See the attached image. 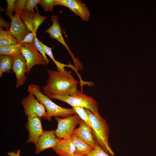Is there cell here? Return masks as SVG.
<instances>
[{
	"label": "cell",
	"mask_w": 156,
	"mask_h": 156,
	"mask_svg": "<svg viewBox=\"0 0 156 156\" xmlns=\"http://www.w3.org/2000/svg\"><path fill=\"white\" fill-rule=\"evenodd\" d=\"M27 0H16L14 12L15 15L20 16L22 13L24 5Z\"/></svg>",
	"instance_id": "obj_25"
},
{
	"label": "cell",
	"mask_w": 156,
	"mask_h": 156,
	"mask_svg": "<svg viewBox=\"0 0 156 156\" xmlns=\"http://www.w3.org/2000/svg\"><path fill=\"white\" fill-rule=\"evenodd\" d=\"M25 127L29 132V137L26 142H33L35 145L44 131L40 118L35 115L28 116Z\"/></svg>",
	"instance_id": "obj_11"
},
{
	"label": "cell",
	"mask_w": 156,
	"mask_h": 156,
	"mask_svg": "<svg viewBox=\"0 0 156 156\" xmlns=\"http://www.w3.org/2000/svg\"><path fill=\"white\" fill-rule=\"evenodd\" d=\"M36 12L32 22V32L36 36L37 30L39 26L47 18V16H42L40 14L37 7L36 8Z\"/></svg>",
	"instance_id": "obj_23"
},
{
	"label": "cell",
	"mask_w": 156,
	"mask_h": 156,
	"mask_svg": "<svg viewBox=\"0 0 156 156\" xmlns=\"http://www.w3.org/2000/svg\"><path fill=\"white\" fill-rule=\"evenodd\" d=\"M21 53L20 44L0 47V55H8L14 58Z\"/></svg>",
	"instance_id": "obj_18"
},
{
	"label": "cell",
	"mask_w": 156,
	"mask_h": 156,
	"mask_svg": "<svg viewBox=\"0 0 156 156\" xmlns=\"http://www.w3.org/2000/svg\"><path fill=\"white\" fill-rule=\"evenodd\" d=\"M74 111L79 116L81 119L92 129V126L89 116L86 112L85 108L81 106L72 107Z\"/></svg>",
	"instance_id": "obj_22"
},
{
	"label": "cell",
	"mask_w": 156,
	"mask_h": 156,
	"mask_svg": "<svg viewBox=\"0 0 156 156\" xmlns=\"http://www.w3.org/2000/svg\"><path fill=\"white\" fill-rule=\"evenodd\" d=\"M11 23L7 22L2 17H1L0 19V27H4L6 29L7 31L10 29Z\"/></svg>",
	"instance_id": "obj_31"
},
{
	"label": "cell",
	"mask_w": 156,
	"mask_h": 156,
	"mask_svg": "<svg viewBox=\"0 0 156 156\" xmlns=\"http://www.w3.org/2000/svg\"><path fill=\"white\" fill-rule=\"evenodd\" d=\"M20 47L21 53L26 61V73L29 74L36 65H46L44 56L38 52L34 43H23L20 44Z\"/></svg>",
	"instance_id": "obj_6"
},
{
	"label": "cell",
	"mask_w": 156,
	"mask_h": 156,
	"mask_svg": "<svg viewBox=\"0 0 156 156\" xmlns=\"http://www.w3.org/2000/svg\"><path fill=\"white\" fill-rule=\"evenodd\" d=\"M85 109L92 123V132L96 142L106 153L114 156V153L108 142L109 127L105 120L99 114H95L88 109Z\"/></svg>",
	"instance_id": "obj_2"
},
{
	"label": "cell",
	"mask_w": 156,
	"mask_h": 156,
	"mask_svg": "<svg viewBox=\"0 0 156 156\" xmlns=\"http://www.w3.org/2000/svg\"><path fill=\"white\" fill-rule=\"evenodd\" d=\"M70 138L76 147L77 153L81 155L86 156L94 149L90 145L78 138L73 133Z\"/></svg>",
	"instance_id": "obj_16"
},
{
	"label": "cell",
	"mask_w": 156,
	"mask_h": 156,
	"mask_svg": "<svg viewBox=\"0 0 156 156\" xmlns=\"http://www.w3.org/2000/svg\"><path fill=\"white\" fill-rule=\"evenodd\" d=\"M7 3V8L6 9V13L10 18L13 16V12L14 10L16 0H6Z\"/></svg>",
	"instance_id": "obj_29"
},
{
	"label": "cell",
	"mask_w": 156,
	"mask_h": 156,
	"mask_svg": "<svg viewBox=\"0 0 156 156\" xmlns=\"http://www.w3.org/2000/svg\"><path fill=\"white\" fill-rule=\"evenodd\" d=\"M34 36L36 35L34 34L33 33L30 32L25 36L24 40L21 44L23 43H34Z\"/></svg>",
	"instance_id": "obj_30"
},
{
	"label": "cell",
	"mask_w": 156,
	"mask_h": 156,
	"mask_svg": "<svg viewBox=\"0 0 156 156\" xmlns=\"http://www.w3.org/2000/svg\"><path fill=\"white\" fill-rule=\"evenodd\" d=\"M78 127L73 134L77 137L94 148L96 142L92 134V128L81 120Z\"/></svg>",
	"instance_id": "obj_14"
},
{
	"label": "cell",
	"mask_w": 156,
	"mask_h": 156,
	"mask_svg": "<svg viewBox=\"0 0 156 156\" xmlns=\"http://www.w3.org/2000/svg\"><path fill=\"white\" fill-rule=\"evenodd\" d=\"M36 13L34 12H29L23 10L20 18L30 32H32V22Z\"/></svg>",
	"instance_id": "obj_21"
},
{
	"label": "cell",
	"mask_w": 156,
	"mask_h": 156,
	"mask_svg": "<svg viewBox=\"0 0 156 156\" xmlns=\"http://www.w3.org/2000/svg\"><path fill=\"white\" fill-rule=\"evenodd\" d=\"M10 156H21L20 151L18 150L16 152H12L8 153Z\"/></svg>",
	"instance_id": "obj_32"
},
{
	"label": "cell",
	"mask_w": 156,
	"mask_h": 156,
	"mask_svg": "<svg viewBox=\"0 0 156 156\" xmlns=\"http://www.w3.org/2000/svg\"><path fill=\"white\" fill-rule=\"evenodd\" d=\"M14 58L6 55L0 56V77L5 72L9 73L12 69Z\"/></svg>",
	"instance_id": "obj_19"
},
{
	"label": "cell",
	"mask_w": 156,
	"mask_h": 156,
	"mask_svg": "<svg viewBox=\"0 0 156 156\" xmlns=\"http://www.w3.org/2000/svg\"><path fill=\"white\" fill-rule=\"evenodd\" d=\"M56 137L54 130L44 131L35 144V154H38L49 148L53 149L58 142V138Z\"/></svg>",
	"instance_id": "obj_10"
},
{
	"label": "cell",
	"mask_w": 156,
	"mask_h": 156,
	"mask_svg": "<svg viewBox=\"0 0 156 156\" xmlns=\"http://www.w3.org/2000/svg\"><path fill=\"white\" fill-rule=\"evenodd\" d=\"M47 71L49 77L46 84L42 88L44 94L47 96L77 95L78 83L71 73H64L49 69Z\"/></svg>",
	"instance_id": "obj_1"
},
{
	"label": "cell",
	"mask_w": 156,
	"mask_h": 156,
	"mask_svg": "<svg viewBox=\"0 0 156 156\" xmlns=\"http://www.w3.org/2000/svg\"><path fill=\"white\" fill-rule=\"evenodd\" d=\"M34 42L38 51L44 56L46 64L47 65L49 62V60L46 56L44 49L36 36H34Z\"/></svg>",
	"instance_id": "obj_28"
},
{
	"label": "cell",
	"mask_w": 156,
	"mask_h": 156,
	"mask_svg": "<svg viewBox=\"0 0 156 156\" xmlns=\"http://www.w3.org/2000/svg\"><path fill=\"white\" fill-rule=\"evenodd\" d=\"M18 44L17 40L9 31L4 30L0 27V46H3Z\"/></svg>",
	"instance_id": "obj_20"
},
{
	"label": "cell",
	"mask_w": 156,
	"mask_h": 156,
	"mask_svg": "<svg viewBox=\"0 0 156 156\" xmlns=\"http://www.w3.org/2000/svg\"><path fill=\"white\" fill-rule=\"evenodd\" d=\"M53 149L60 156H70L77 153L76 147L70 137L63 139L58 138V143Z\"/></svg>",
	"instance_id": "obj_15"
},
{
	"label": "cell",
	"mask_w": 156,
	"mask_h": 156,
	"mask_svg": "<svg viewBox=\"0 0 156 156\" xmlns=\"http://www.w3.org/2000/svg\"><path fill=\"white\" fill-rule=\"evenodd\" d=\"M31 93L21 101L24 113L27 116L35 115L45 119L46 111L44 106L39 102Z\"/></svg>",
	"instance_id": "obj_7"
},
{
	"label": "cell",
	"mask_w": 156,
	"mask_h": 156,
	"mask_svg": "<svg viewBox=\"0 0 156 156\" xmlns=\"http://www.w3.org/2000/svg\"><path fill=\"white\" fill-rule=\"evenodd\" d=\"M26 60L21 53L14 58L12 69L16 79V87L18 88L23 85L27 79L26 73Z\"/></svg>",
	"instance_id": "obj_12"
},
{
	"label": "cell",
	"mask_w": 156,
	"mask_h": 156,
	"mask_svg": "<svg viewBox=\"0 0 156 156\" xmlns=\"http://www.w3.org/2000/svg\"><path fill=\"white\" fill-rule=\"evenodd\" d=\"M29 92L32 93L38 100L45 107L46 111L45 119L50 121L52 117L63 118L76 114L73 108L62 107L53 102L47 95L41 91L40 86L34 84L29 85L27 89Z\"/></svg>",
	"instance_id": "obj_3"
},
{
	"label": "cell",
	"mask_w": 156,
	"mask_h": 156,
	"mask_svg": "<svg viewBox=\"0 0 156 156\" xmlns=\"http://www.w3.org/2000/svg\"><path fill=\"white\" fill-rule=\"evenodd\" d=\"M70 156H84L81 155L79 154V153H75L72 155Z\"/></svg>",
	"instance_id": "obj_33"
},
{
	"label": "cell",
	"mask_w": 156,
	"mask_h": 156,
	"mask_svg": "<svg viewBox=\"0 0 156 156\" xmlns=\"http://www.w3.org/2000/svg\"><path fill=\"white\" fill-rule=\"evenodd\" d=\"M86 156H111L105 152L96 143L94 149Z\"/></svg>",
	"instance_id": "obj_27"
},
{
	"label": "cell",
	"mask_w": 156,
	"mask_h": 156,
	"mask_svg": "<svg viewBox=\"0 0 156 156\" xmlns=\"http://www.w3.org/2000/svg\"><path fill=\"white\" fill-rule=\"evenodd\" d=\"M51 20L52 24L49 28L45 30V32L49 34L50 38L56 39L66 48L71 56L76 66L79 65V62L74 57L68 46L64 41L62 34V28L59 23L57 16L55 15H52Z\"/></svg>",
	"instance_id": "obj_9"
},
{
	"label": "cell",
	"mask_w": 156,
	"mask_h": 156,
	"mask_svg": "<svg viewBox=\"0 0 156 156\" xmlns=\"http://www.w3.org/2000/svg\"><path fill=\"white\" fill-rule=\"evenodd\" d=\"M66 7L84 21H88L90 12L86 5L79 0H55V5Z\"/></svg>",
	"instance_id": "obj_8"
},
{
	"label": "cell",
	"mask_w": 156,
	"mask_h": 156,
	"mask_svg": "<svg viewBox=\"0 0 156 156\" xmlns=\"http://www.w3.org/2000/svg\"><path fill=\"white\" fill-rule=\"evenodd\" d=\"M39 42L43 48L45 53L47 54L49 57L53 60L54 63L56 65L57 68V71L61 73H68L69 72L66 71L64 67H68L71 68L77 72V68L72 65L70 63L68 65H66L64 64L61 63L57 61L54 58L52 52L53 47H50L44 44L42 42L39 40Z\"/></svg>",
	"instance_id": "obj_17"
},
{
	"label": "cell",
	"mask_w": 156,
	"mask_h": 156,
	"mask_svg": "<svg viewBox=\"0 0 156 156\" xmlns=\"http://www.w3.org/2000/svg\"><path fill=\"white\" fill-rule=\"evenodd\" d=\"M39 0H27L23 10L29 12H34V9L36 8L37 5L39 4Z\"/></svg>",
	"instance_id": "obj_26"
},
{
	"label": "cell",
	"mask_w": 156,
	"mask_h": 156,
	"mask_svg": "<svg viewBox=\"0 0 156 156\" xmlns=\"http://www.w3.org/2000/svg\"><path fill=\"white\" fill-rule=\"evenodd\" d=\"M39 4L45 12H52L55 5V0H40Z\"/></svg>",
	"instance_id": "obj_24"
},
{
	"label": "cell",
	"mask_w": 156,
	"mask_h": 156,
	"mask_svg": "<svg viewBox=\"0 0 156 156\" xmlns=\"http://www.w3.org/2000/svg\"><path fill=\"white\" fill-rule=\"evenodd\" d=\"M47 96L51 99L58 100L65 102L72 107H82L88 109L94 114H99V106L96 101L92 97L79 91L76 96L59 95Z\"/></svg>",
	"instance_id": "obj_4"
},
{
	"label": "cell",
	"mask_w": 156,
	"mask_h": 156,
	"mask_svg": "<svg viewBox=\"0 0 156 156\" xmlns=\"http://www.w3.org/2000/svg\"><path fill=\"white\" fill-rule=\"evenodd\" d=\"M10 18L11 25L9 31L17 40L18 43L21 44L30 32L20 16L14 15Z\"/></svg>",
	"instance_id": "obj_13"
},
{
	"label": "cell",
	"mask_w": 156,
	"mask_h": 156,
	"mask_svg": "<svg viewBox=\"0 0 156 156\" xmlns=\"http://www.w3.org/2000/svg\"><path fill=\"white\" fill-rule=\"evenodd\" d=\"M55 118L57 122L55 134L57 137L61 139L69 138L81 120L76 113L63 118L55 117Z\"/></svg>",
	"instance_id": "obj_5"
}]
</instances>
